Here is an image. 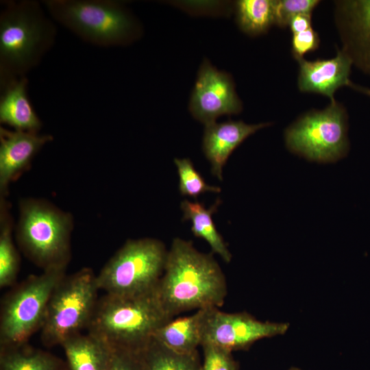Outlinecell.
Listing matches in <instances>:
<instances>
[{"mask_svg":"<svg viewBox=\"0 0 370 370\" xmlns=\"http://www.w3.org/2000/svg\"><path fill=\"white\" fill-rule=\"evenodd\" d=\"M201 346L204 352L201 370H239L238 362L234 358L232 352L209 343Z\"/></svg>","mask_w":370,"mask_h":370,"instance_id":"d4e9b609","label":"cell"},{"mask_svg":"<svg viewBox=\"0 0 370 370\" xmlns=\"http://www.w3.org/2000/svg\"><path fill=\"white\" fill-rule=\"evenodd\" d=\"M61 346L69 370H109L112 349L89 333L73 335Z\"/></svg>","mask_w":370,"mask_h":370,"instance_id":"ac0fdd59","label":"cell"},{"mask_svg":"<svg viewBox=\"0 0 370 370\" xmlns=\"http://www.w3.org/2000/svg\"><path fill=\"white\" fill-rule=\"evenodd\" d=\"M242 108L232 76L204 59L190 99L192 116L206 125L221 116L238 114Z\"/></svg>","mask_w":370,"mask_h":370,"instance_id":"8fae6325","label":"cell"},{"mask_svg":"<svg viewBox=\"0 0 370 370\" xmlns=\"http://www.w3.org/2000/svg\"><path fill=\"white\" fill-rule=\"evenodd\" d=\"M25 76L1 84L0 122L16 130L38 133L42 122L27 95Z\"/></svg>","mask_w":370,"mask_h":370,"instance_id":"2e32d148","label":"cell"},{"mask_svg":"<svg viewBox=\"0 0 370 370\" xmlns=\"http://www.w3.org/2000/svg\"><path fill=\"white\" fill-rule=\"evenodd\" d=\"M173 3L181 9L195 14H227L231 8L227 2L219 1H180Z\"/></svg>","mask_w":370,"mask_h":370,"instance_id":"4316f807","label":"cell"},{"mask_svg":"<svg viewBox=\"0 0 370 370\" xmlns=\"http://www.w3.org/2000/svg\"><path fill=\"white\" fill-rule=\"evenodd\" d=\"M0 197V287L11 286L19 269L20 258L12 239L13 220L9 203Z\"/></svg>","mask_w":370,"mask_h":370,"instance_id":"7402d4cb","label":"cell"},{"mask_svg":"<svg viewBox=\"0 0 370 370\" xmlns=\"http://www.w3.org/2000/svg\"><path fill=\"white\" fill-rule=\"evenodd\" d=\"M158 298L171 318L181 312L224 304L225 277L212 254L198 251L190 241L173 240L164 271L156 288Z\"/></svg>","mask_w":370,"mask_h":370,"instance_id":"6da1fadb","label":"cell"},{"mask_svg":"<svg viewBox=\"0 0 370 370\" xmlns=\"http://www.w3.org/2000/svg\"><path fill=\"white\" fill-rule=\"evenodd\" d=\"M236 23L244 33L258 36L276 24L275 0H240L235 3Z\"/></svg>","mask_w":370,"mask_h":370,"instance_id":"603a6c76","label":"cell"},{"mask_svg":"<svg viewBox=\"0 0 370 370\" xmlns=\"http://www.w3.org/2000/svg\"><path fill=\"white\" fill-rule=\"evenodd\" d=\"M138 354L146 370H201L197 350L190 354L177 353L154 338Z\"/></svg>","mask_w":370,"mask_h":370,"instance_id":"44dd1931","label":"cell"},{"mask_svg":"<svg viewBox=\"0 0 370 370\" xmlns=\"http://www.w3.org/2000/svg\"><path fill=\"white\" fill-rule=\"evenodd\" d=\"M317 0H275L276 24L285 27L291 18L300 14H310L319 3Z\"/></svg>","mask_w":370,"mask_h":370,"instance_id":"484cf974","label":"cell"},{"mask_svg":"<svg viewBox=\"0 0 370 370\" xmlns=\"http://www.w3.org/2000/svg\"><path fill=\"white\" fill-rule=\"evenodd\" d=\"M270 123L247 124L242 121L214 122L205 125L202 149L211 165L212 174L223 180V168L234 150L247 137Z\"/></svg>","mask_w":370,"mask_h":370,"instance_id":"9a60e30c","label":"cell"},{"mask_svg":"<svg viewBox=\"0 0 370 370\" xmlns=\"http://www.w3.org/2000/svg\"><path fill=\"white\" fill-rule=\"evenodd\" d=\"M207 310L200 309L191 315L167 321L156 331L153 338L177 353L197 351L201 345Z\"/></svg>","mask_w":370,"mask_h":370,"instance_id":"e0dca14e","label":"cell"},{"mask_svg":"<svg viewBox=\"0 0 370 370\" xmlns=\"http://www.w3.org/2000/svg\"><path fill=\"white\" fill-rule=\"evenodd\" d=\"M221 204L218 199L209 208L197 201L184 200L180 207L183 212V221L192 223L191 232L195 236L203 238L210 245L212 252L218 254L225 262L231 261L232 254L221 235L217 231L212 219Z\"/></svg>","mask_w":370,"mask_h":370,"instance_id":"d6986e66","label":"cell"},{"mask_svg":"<svg viewBox=\"0 0 370 370\" xmlns=\"http://www.w3.org/2000/svg\"><path fill=\"white\" fill-rule=\"evenodd\" d=\"M65 270L51 269L31 275L8 293L1 309L0 348L26 344L40 330L49 300Z\"/></svg>","mask_w":370,"mask_h":370,"instance_id":"ba28073f","label":"cell"},{"mask_svg":"<svg viewBox=\"0 0 370 370\" xmlns=\"http://www.w3.org/2000/svg\"><path fill=\"white\" fill-rule=\"evenodd\" d=\"M289 325L286 322L259 321L245 312L227 313L209 308L201 345L212 344L232 352L245 350L258 340L284 334Z\"/></svg>","mask_w":370,"mask_h":370,"instance_id":"30bf717a","label":"cell"},{"mask_svg":"<svg viewBox=\"0 0 370 370\" xmlns=\"http://www.w3.org/2000/svg\"><path fill=\"white\" fill-rule=\"evenodd\" d=\"M288 149L319 162H335L349 149L347 115L336 101L322 110H311L298 118L285 132Z\"/></svg>","mask_w":370,"mask_h":370,"instance_id":"9c48e42d","label":"cell"},{"mask_svg":"<svg viewBox=\"0 0 370 370\" xmlns=\"http://www.w3.org/2000/svg\"><path fill=\"white\" fill-rule=\"evenodd\" d=\"M0 370H69L66 362L26 344L0 348Z\"/></svg>","mask_w":370,"mask_h":370,"instance_id":"ffe728a7","label":"cell"},{"mask_svg":"<svg viewBox=\"0 0 370 370\" xmlns=\"http://www.w3.org/2000/svg\"><path fill=\"white\" fill-rule=\"evenodd\" d=\"M171 319L156 289L125 297L106 293L98 299L87 330L111 349L138 354L151 341L156 331Z\"/></svg>","mask_w":370,"mask_h":370,"instance_id":"7a4b0ae2","label":"cell"},{"mask_svg":"<svg viewBox=\"0 0 370 370\" xmlns=\"http://www.w3.org/2000/svg\"><path fill=\"white\" fill-rule=\"evenodd\" d=\"M319 44V37L312 27L299 33L293 34L292 53L295 59L304 58V56L316 50Z\"/></svg>","mask_w":370,"mask_h":370,"instance_id":"83f0119b","label":"cell"},{"mask_svg":"<svg viewBox=\"0 0 370 370\" xmlns=\"http://www.w3.org/2000/svg\"><path fill=\"white\" fill-rule=\"evenodd\" d=\"M287 370H302V369L297 367H291Z\"/></svg>","mask_w":370,"mask_h":370,"instance_id":"1f68e13d","label":"cell"},{"mask_svg":"<svg viewBox=\"0 0 370 370\" xmlns=\"http://www.w3.org/2000/svg\"><path fill=\"white\" fill-rule=\"evenodd\" d=\"M0 15L1 84L25 76L52 47L56 29L34 1H9Z\"/></svg>","mask_w":370,"mask_h":370,"instance_id":"3957f363","label":"cell"},{"mask_svg":"<svg viewBox=\"0 0 370 370\" xmlns=\"http://www.w3.org/2000/svg\"><path fill=\"white\" fill-rule=\"evenodd\" d=\"M168 250L155 238L127 240L97 275L99 290L116 296L155 291L163 275Z\"/></svg>","mask_w":370,"mask_h":370,"instance_id":"8992f818","label":"cell"},{"mask_svg":"<svg viewBox=\"0 0 370 370\" xmlns=\"http://www.w3.org/2000/svg\"><path fill=\"white\" fill-rule=\"evenodd\" d=\"M349 87L352 88L353 90L362 93L370 97V88L360 85L356 84L352 82L350 83Z\"/></svg>","mask_w":370,"mask_h":370,"instance_id":"4dcf8cb0","label":"cell"},{"mask_svg":"<svg viewBox=\"0 0 370 370\" xmlns=\"http://www.w3.org/2000/svg\"><path fill=\"white\" fill-rule=\"evenodd\" d=\"M52 140L49 134L0 127V197L7 196L10 183L30 166L36 153Z\"/></svg>","mask_w":370,"mask_h":370,"instance_id":"4fadbf2b","label":"cell"},{"mask_svg":"<svg viewBox=\"0 0 370 370\" xmlns=\"http://www.w3.org/2000/svg\"><path fill=\"white\" fill-rule=\"evenodd\" d=\"M296 60L299 65L297 84L301 92L321 94L333 102L335 92L352 82V61L343 50H338L336 56L330 59Z\"/></svg>","mask_w":370,"mask_h":370,"instance_id":"5bb4252c","label":"cell"},{"mask_svg":"<svg viewBox=\"0 0 370 370\" xmlns=\"http://www.w3.org/2000/svg\"><path fill=\"white\" fill-rule=\"evenodd\" d=\"M42 3L54 20L95 45H125L140 36L137 20L117 1L47 0Z\"/></svg>","mask_w":370,"mask_h":370,"instance_id":"5b68a950","label":"cell"},{"mask_svg":"<svg viewBox=\"0 0 370 370\" xmlns=\"http://www.w3.org/2000/svg\"><path fill=\"white\" fill-rule=\"evenodd\" d=\"M175 164L179 176V190L182 195L194 199L207 192L220 193L221 188L208 184L195 169L189 158H175Z\"/></svg>","mask_w":370,"mask_h":370,"instance_id":"cb8c5ba5","label":"cell"},{"mask_svg":"<svg viewBox=\"0 0 370 370\" xmlns=\"http://www.w3.org/2000/svg\"><path fill=\"white\" fill-rule=\"evenodd\" d=\"M109 370H146L138 354L112 349Z\"/></svg>","mask_w":370,"mask_h":370,"instance_id":"f1b7e54d","label":"cell"},{"mask_svg":"<svg viewBox=\"0 0 370 370\" xmlns=\"http://www.w3.org/2000/svg\"><path fill=\"white\" fill-rule=\"evenodd\" d=\"M312 14H300L293 16L288 25L293 34L299 33L311 28Z\"/></svg>","mask_w":370,"mask_h":370,"instance_id":"f546056e","label":"cell"},{"mask_svg":"<svg viewBox=\"0 0 370 370\" xmlns=\"http://www.w3.org/2000/svg\"><path fill=\"white\" fill-rule=\"evenodd\" d=\"M97 275L83 268L65 275L53 291L40 328L47 347L61 345L87 328L98 301Z\"/></svg>","mask_w":370,"mask_h":370,"instance_id":"52a82bcc","label":"cell"},{"mask_svg":"<svg viewBox=\"0 0 370 370\" xmlns=\"http://www.w3.org/2000/svg\"><path fill=\"white\" fill-rule=\"evenodd\" d=\"M335 5L341 50L354 66L370 75V0L338 1Z\"/></svg>","mask_w":370,"mask_h":370,"instance_id":"7c38bea8","label":"cell"},{"mask_svg":"<svg viewBox=\"0 0 370 370\" xmlns=\"http://www.w3.org/2000/svg\"><path fill=\"white\" fill-rule=\"evenodd\" d=\"M18 208L16 236L24 254L43 271L66 269L71 258L72 215L41 199H23Z\"/></svg>","mask_w":370,"mask_h":370,"instance_id":"277c9868","label":"cell"}]
</instances>
